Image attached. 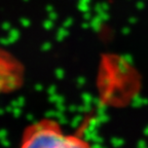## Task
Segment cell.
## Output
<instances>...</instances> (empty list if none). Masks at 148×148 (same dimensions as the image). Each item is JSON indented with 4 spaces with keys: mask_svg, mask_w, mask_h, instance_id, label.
Here are the masks:
<instances>
[{
    "mask_svg": "<svg viewBox=\"0 0 148 148\" xmlns=\"http://www.w3.org/2000/svg\"><path fill=\"white\" fill-rule=\"evenodd\" d=\"M18 148H92L90 143L76 134L65 132L61 125L44 118L28 125Z\"/></svg>",
    "mask_w": 148,
    "mask_h": 148,
    "instance_id": "obj_1",
    "label": "cell"
}]
</instances>
